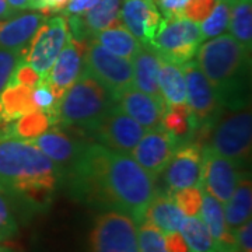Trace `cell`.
I'll return each instance as SVG.
<instances>
[{
    "label": "cell",
    "mask_w": 252,
    "mask_h": 252,
    "mask_svg": "<svg viewBox=\"0 0 252 252\" xmlns=\"http://www.w3.org/2000/svg\"><path fill=\"white\" fill-rule=\"evenodd\" d=\"M251 143L252 115L245 107L217 121L207 146L245 168L251 161Z\"/></svg>",
    "instance_id": "8992f818"
},
{
    "label": "cell",
    "mask_w": 252,
    "mask_h": 252,
    "mask_svg": "<svg viewBox=\"0 0 252 252\" xmlns=\"http://www.w3.org/2000/svg\"><path fill=\"white\" fill-rule=\"evenodd\" d=\"M118 108H121L146 130L161 126L165 104L161 97H154L137 89H127L115 99Z\"/></svg>",
    "instance_id": "ac0fdd59"
},
{
    "label": "cell",
    "mask_w": 252,
    "mask_h": 252,
    "mask_svg": "<svg viewBox=\"0 0 252 252\" xmlns=\"http://www.w3.org/2000/svg\"><path fill=\"white\" fill-rule=\"evenodd\" d=\"M9 6L14 11H23V10H36L32 0H7Z\"/></svg>",
    "instance_id": "ee69618b"
},
{
    "label": "cell",
    "mask_w": 252,
    "mask_h": 252,
    "mask_svg": "<svg viewBox=\"0 0 252 252\" xmlns=\"http://www.w3.org/2000/svg\"><path fill=\"white\" fill-rule=\"evenodd\" d=\"M63 172L30 140H0V193L16 199L32 210H45Z\"/></svg>",
    "instance_id": "7a4b0ae2"
},
{
    "label": "cell",
    "mask_w": 252,
    "mask_h": 252,
    "mask_svg": "<svg viewBox=\"0 0 252 252\" xmlns=\"http://www.w3.org/2000/svg\"><path fill=\"white\" fill-rule=\"evenodd\" d=\"M171 193L177 206L180 207L181 212L185 216L189 217L199 215L200 206H202V188H200V185L180 189V190H175Z\"/></svg>",
    "instance_id": "e575fe53"
},
{
    "label": "cell",
    "mask_w": 252,
    "mask_h": 252,
    "mask_svg": "<svg viewBox=\"0 0 252 252\" xmlns=\"http://www.w3.org/2000/svg\"><path fill=\"white\" fill-rule=\"evenodd\" d=\"M224 217L227 225L234 231L237 227L251 219L252 184L250 171L244 170L231 198L224 203Z\"/></svg>",
    "instance_id": "cb8c5ba5"
},
{
    "label": "cell",
    "mask_w": 252,
    "mask_h": 252,
    "mask_svg": "<svg viewBox=\"0 0 252 252\" xmlns=\"http://www.w3.org/2000/svg\"><path fill=\"white\" fill-rule=\"evenodd\" d=\"M0 252H14L9 247H0Z\"/></svg>",
    "instance_id": "c3c4849f"
},
{
    "label": "cell",
    "mask_w": 252,
    "mask_h": 252,
    "mask_svg": "<svg viewBox=\"0 0 252 252\" xmlns=\"http://www.w3.org/2000/svg\"><path fill=\"white\" fill-rule=\"evenodd\" d=\"M18 231L17 219L14 216L9 198L0 193V241L10 240Z\"/></svg>",
    "instance_id": "8d00e7d4"
},
{
    "label": "cell",
    "mask_w": 252,
    "mask_h": 252,
    "mask_svg": "<svg viewBox=\"0 0 252 252\" xmlns=\"http://www.w3.org/2000/svg\"><path fill=\"white\" fill-rule=\"evenodd\" d=\"M158 87L165 107L187 104V84L180 64L160 59Z\"/></svg>",
    "instance_id": "d4e9b609"
},
{
    "label": "cell",
    "mask_w": 252,
    "mask_h": 252,
    "mask_svg": "<svg viewBox=\"0 0 252 252\" xmlns=\"http://www.w3.org/2000/svg\"><path fill=\"white\" fill-rule=\"evenodd\" d=\"M180 231L192 252H217L213 237L199 215L185 217Z\"/></svg>",
    "instance_id": "4dcf8cb0"
},
{
    "label": "cell",
    "mask_w": 252,
    "mask_h": 252,
    "mask_svg": "<svg viewBox=\"0 0 252 252\" xmlns=\"http://www.w3.org/2000/svg\"><path fill=\"white\" fill-rule=\"evenodd\" d=\"M202 146L195 140L181 143L164 170L165 184L170 192L200 185Z\"/></svg>",
    "instance_id": "9a60e30c"
},
{
    "label": "cell",
    "mask_w": 252,
    "mask_h": 252,
    "mask_svg": "<svg viewBox=\"0 0 252 252\" xmlns=\"http://www.w3.org/2000/svg\"><path fill=\"white\" fill-rule=\"evenodd\" d=\"M32 3L35 4L36 10H41V13L46 16V9H45V4H44V0H32Z\"/></svg>",
    "instance_id": "7dc6e473"
},
{
    "label": "cell",
    "mask_w": 252,
    "mask_h": 252,
    "mask_svg": "<svg viewBox=\"0 0 252 252\" xmlns=\"http://www.w3.org/2000/svg\"><path fill=\"white\" fill-rule=\"evenodd\" d=\"M161 127L164 130H167L170 135L174 136L180 143L193 140L195 133L198 132L196 122L187 104L165 107Z\"/></svg>",
    "instance_id": "4316f807"
},
{
    "label": "cell",
    "mask_w": 252,
    "mask_h": 252,
    "mask_svg": "<svg viewBox=\"0 0 252 252\" xmlns=\"http://www.w3.org/2000/svg\"><path fill=\"white\" fill-rule=\"evenodd\" d=\"M199 215L213 237L217 252H230L238 250L235 243L234 231L227 225L225 221L223 205L203 188H202V206Z\"/></svg>",
    "instance_id": "d6986e66"
},
{
    "label": "cell",
    "mask_w": 252,
    "mask_h": 252,
    "mask_svg": "<svg viewBox=\"0 0 252 252\" xmlns=\"http://www.w3.org/2000/svg\"><path fill=\"white\" fill-rule=\"evenodd\" d=\"M137 223L119 210L97 216L90 233L91 252H140Z\"/></svg>",
    "instance_id": "52a82bcc"
},
{
    "label": "cell",
    "mask_w": 252,
    "mask_h": 252,
    "mask_svg": "<svg viewBox=\"0 0 252 252\" xmlns=\"http://www.w3.org/2000/svg\"><path fill=\"white\" fill-rule=\"evenodd\" d=\"M31 98H32V102H34L36 109L45 112V114H48L49 117L52 118L54 126L56 124H59L58 112H59V102H61V99L55 95L52 89L49 87V84L42 77L39 79L38 84L32 89Z\"/></svg>",
    "instance_id": "d6a6232c"
},
{
    "label": "cell",
    "mask_w": 252,
    "mask_h": 252,
    "mask_svg": "<svg viewBox=\"0 0 252 252\" xmlns=\"http://www.w3.org/2000/svg\"><path fill=\"white\" fill-rule=\"evenodd\" d=\"M98 1L99 0H69L63 10L67 16H83L93 9Z\"/></svg>",
    "instance_id": "b9f144b4"
},
{
    "label": "cell",
    "mask_w": 252,
    "mask_h": 252,
    "mask_svg": "<svg viewBox=\"0 0 252 252\" xmlns=\"http://www.w3.org/2000/svg\"><path fill=\"white\" fill-rule=\"evenodd\" d=\"M216 0H189L184 7L182 17H187L195 23H202L215 7Z\"/></svg>",
    "instance_id": "f35d334b"
},
{
    "label": "cell",
    "mask_w": 252,
    "mask_h": 252,
    "mask_svg": "<svg viewBox=\"0 0 252 252\" xmlns=\"http://www.w3.org/2000/svg\"><path fill=\"white\" fill-rule=\"evenodd\" d=\"M89 41H76L69 34V39L63 46L62 52L56 58L51 69L41 77L49 84L54 94L62 99L63 94L70 89L74 81L79 79L84 66V54Z\"/></svg>",
    "instance_id": "5bb4252c"
},
{
    "label": "cell",
    "mask_w": 252,
    "mask_h": 252,
    "mask_svg": "<svg viewBox=\"0 0 252 252\" xmlns=\"http://www.w3.org/2000/svg\"><path fill=\"white\" fill-rule=\"evenodd\" d=\"M119 7L121 0H99L93 9L80 16L89 35L93 38L99 31L122 23L119 17Z\"/></svg>",
    "instance_id": "f1b7e54d"
},
{
    "label": "cell",
    "mask_w": 252,
    "mask_h": 252,
    "mask_svg": "<svg viewBox=\"0 0 252 252\" xmlns=\"http://www.w3.org/2000/svg\"><path fill=\"white\" fill-rule=\"evenodd\" d=\"M67 1L69 0H44L46 14H51V13H55V11H62L66 7Z\"/></svg>",
    "instance_id": "f6af8a7d"
},
{
    "label": "cell",
    "mask_w": 252,
    "mask_h": 252,
    "mask_svg": "<svg viewBox=\"0 0 252 252\" xmlns=\"http://www.w3.org/2000/svg\"><path fill=\"white\" fill-rule=\"evenodd\" d=\"M230 252H241L240 250H234V251H230Z\"/></svg>",
    "instance_id": "681fc988"
},
{
    "label": "cell",
    "mask_w": 252,
    "mask_h": 252,
    "mask_svg": "<svg viewBox=\"0 0 252 252\" xmlns=\"http://www.w3.org/2000/svg\"><path fill=\"white\" fill-rule=\"evenodd\" d=\"M83 69L97 79L115 99L119 94L133 87L132 62L111 54L93 39L86 49Z\"/></svg>",
    "instance_id": "9c48e42d"
},
{
    "label": "cell",
    "mask_w": 252,
    "mask_h": 252,
    "mask_svg": "<svg viewBox=\"0 0 252 252\" xmlns=\"http://www.w3.org/2000/svg\"><path fill=\"white\" fill-rule=\"evenodd\" d=\"M203 42L199 23L187 17H164L150 45L167 62L182 66L198 54Z\"/></svg>",
    "instance_id": "5b68a950"
},
{
    "label": "cell",
    "mask_w": 252,
    "mask_h": 252,
    "mask_svg": "<svg viewBox=\"0 0 252 252\" xmlns=\"http://www.w3.org/2000/svg\"><path fill=\"white\" fill-rule=\"evenodd\" d=\"M140 252H168L165 247V237L152 223L143 220L137 227Z\"/></svg>",
    "instance_id": "836d02e7"
},
{
    "label": "cell",
    "mask_w": 252,
    "mask_h": 252,
    "mask_svg": "<svg viewBox=\"0 0 252 252\" xmlns=\"http://www.w3.org/2000/svg\"><path fill=\"white\" fill-rule=\"evenodd\" d=\"M182 70L187 84V105L196 122L198 132L210 133L224 108L195 59L184 63Z\"/></svg>",
    "instance_id": "ba28073f"
},
{
    "label": "cell",
    "mask_w": 252,
    "mask_h": 252,
    "mask_svg": "<svg viewBox=\"0 0 252 252\" xmlns=\"http://www.w3.org/2000/svg\"><path fill=\"white\" fill-rule=\"evenodd\" d=\"M91 39L102 48H105L111 54L125 58L127 61H132L142 46L135 36L124 27L122 23L99 31L94 34Z\"/></svg>",
    "instance_id": "484cf974"
},
{
    "label": "cell",
    "mask_w": 252,
    "mask_h": 252,
    "mask_svg": "<svg viewBox=\"0 0 252 252\" xmlns=\"http://www.w3.org/2000/svg\"><path fill=\"white\" fill-rule=\"evenodd\" d=\"M154 178L129 154L99 143H86L79 160L66 172L72 196L93 206L119 210L142 223L156 195Z\"/></svg>",
    "instance_id": "6da1fadb"
},
{
    "label": "cell",
    "mask_w": 252,
    "mask_h": 252,
    "mask_svg": "<svg viewBox=\"0 0 252 252\" xmlns=\"http://www.w3.org/2000/svg\"><path fill=\"white\" fill-rule=\"evenodd\" d=\"M146 129L125 114L117 104L89 130L97 143L119 153L130 154Z\"/></svg>",
    "instance_id": "8fae6325"
},
{
    "label": "cell",
    "mask_w": 252,
    "mask_h": 252,
    "mask_svg": "<svg viewBox=\"0 0 252 252\" xmlns=\"http://www.w3.org/2000/svg\"><path fill=\"white\" fill-rule=\"evenodd\" d=\"M51 126H54L52 118L45 112L35 109L6 126L3 130V139L14 137L21 140H32L46 132Z\"/></svg>",
    "instance_id": "83f0119b"
},
{
    "label": "cell",
    "mask_w": 252,
    "mask_h": 252,
    "mask_svg": "<svg viewBox=\"0 0 252 252\" xmlns=\"http://www.w3.org/2000/svg\"><path fill=\"white\" fill-rule=\"evenodd\" d=\"M119 17L124 27L142 45H150L162 20L153 0H126Z\"/></svg>",
    "instance_id": "e0dca14e"
},
{
    "label": "cell",
    "mask_w": 252,
    "mask_h": 252,
    "mask_svg": "<svg viewBox=\"0 0 252 252\" xmlns=\"http://www.w3.org/2000/svg\"><path fill=\"white\" fill-rule=\"evenodd\" d=\"M228 23H230V0H216L215 7L210 11V14L202 21V26H199L203 41L223 34L228 28Z\"/></svg>",
    "instance_id": "1f68e13d"
},
{
    "label": "cell",
    "mask_w": 252,
    "mask_h": 252,
    "mask_svg": "<svg viewBox=\"0 0 252 252\" xmlns=\"http://www.w3.org/2000/svg\"><path fill=\"white\" fill-rule=\"evenodd\" d=\"M0 139H1V135H0Z\"/></svg>",
    "instance_id": "f907efd6"
},
{
    "label": "cell",
    "mask_w": 252,
    "mask_h": 252,
    "mask_svg": "<svg viewBox=\"0 0 252 252\" xmlns=\"http://www.w3.org/2000/svg\"><path fill=\"white\" fill-rule=\"evenodd\" d=\"M231 35L248 51L252 49V0H230Z\"/></svg>",
    "instance_id": "f546056e"
},
{
    "label": "cell",
    "mask_w": 252,
    "mask_h": 252,
    "mask_svg": "<svg viewBox=\"0 0 252 252\" xmlns=\"http://www.w3.org/2000/svg\"><path fill=\"white\" fill-rule=\"evenodd\" d=\"M23 58V49H9L0 46V93L7 86L17 63Z\"/></svg>",
    "instance_id": "d590c367"
},
{
    "label": "cell",
    "mask_w": 252,
    "mask_h": 252,
    "mask_svg": "<svg viewBox=\"0 0 252 252\" xmlns=\"http://www.w3.org/2000/svg\"><path fill=\"white\" fill-rule=\"evenodd\" d=\"M185 217L187 216L181 212L180 207L177 206L171 192L170 193L156 192L154 198L146 209L143 220L152 223L162 234L167 235L170 233L180 231Z\"/></svg>",
    "instance_id": "44dd1931"
},
{
    "label": "cell",
    "mask_w": 252,
    "mask_h": 252,
    "mask_svg": "<svg viewBox=\"0 0 252 252\" xmlns=\"http://www.w3.org/2000/svg\"><path fill=\"white\" fill-rule=\"evenodd\" d=\"M32 89L7 83V86L0 93V135L3 139L4 127L17 121L31 111H35V105L31 98Z\"/></svg>",
    "instance_id": "603a6c76"
},
{
    "label": "cell",
    "mask_w": 252,
    "mask_h": 252,
    "mask_svg": "<svg viewBox=\"0 0 252 252\" xmlns=\"http://www.w3.org/2000/svg\"><path fill=\"white\" fill-rule=\"evenodd\" d=\"M160 56L154 52L149 45H142L137 54L133 56L132 74L133 86L137 90L147 93L154 97H161L158 87V69H160Z\"/></svg>",
    "instance_id": "7402d4cb"
},
{
    "label": "cell",
    "mask_w": 252,
    "mask_h": 252,
    "mask_svg": "<svg viewBox=\"0 0 252 252\" xmlns=\"http://www.w3.org/2000/svg\"><path fill=\"white\" fill-rule=\"evenodd\" d=\"M14 14H16V11L10 7L7 0H0V20H6Z\"/></svg>",
    "instance_id": "bcb514c9"
},
{
    "label": "cell",
    "mask_w": 252,
    "mask_h": 252,
    "mask_svg": "<svg viewBox=\"0 0 252 252\" xmlns=\"http://www.w3.org/2000/svg\"><path fill=\"white\" fill-rule=\"evenodd\" d=\"M45 20V14L35 11L14 14L6 20H0V46L9 49L26 48Z\"/></svg>",
    "instance_id": "ffe728a7"
},
{
    "label": "cell",
    "mask_w": 252,
    "mask_h": 252,
    "mask_svg": "<svg viewBox=\"0 0 252 252\" xmlns=\"http://www.w3.org/2000/svg\"><path fill=\"white\" fill-rule=\"evenodd\" d=\"M30 142L35 144L51 161L55 162L61 168V171L63 172V178L66 172L79 160L81 152L86 146V142L70 136L62 127H55V129L49 127L42 135Z\"/></svg>",
    "instance_id": "2e32d148"
},
{
    "label": "cell",
    "mask_w": 252,
    "mask_h": 252,
    "mask_svg": "<svg viewBox=\"0 0 252 252\" xmlns=\"http://www.w3.org/2000/svg\"><path fill=\"white\" fill-rule=\"evenodd\" d=\"M164 17H178L182 16L184 7L189 0H153Z\"/></svg>",
    "instance_id": "60d3db41"
},
{
    "label": "cell",
    "mask_w": 252,
    "mask_h": 252,
    "mask_svg": "<svg viewBox=\"0 0 252 252\" xmlns=\"http://www.w3.org/2000/svg\"><path fill=\"white\" fill-rule=\"evenodd\" d=\"M196 55L221 107L230 111L245 108L250 102L251 51L231 34H220L200 45Z\"/></svg>",
    "instance_id": "3957f363"
},
{
    "label": "cell",
    "mask_w": 252,
    "mask_h": 252,
    "mask_svg": "<svg viewBox=\"0 0 252 252\" xmlns=\"http://www.w3.org/2000/svg\"><path fill=\"white\" fill-rule=\"evenodd\" d=\"M115 105V98L90 73L83 72L63 94L58 121L69 127L90 130Z\"/></svg>",
    "instance_id": "277c9868"
},
{
    "label": "cell",
    "mask_w": 252,
    "mask_h": 252,
    "mask_svg": "<svg viewBox=\"0 0 252 252\" xmlns=\"http://www.w3.org/2000/svg\"><path fill=\"white\" fill-rule=\"evenodd\" d=\"M39 79H41V74L36 72L31 64H28L24 61H20L10 77L9 83L21 84V86H26L30 89H34L38 84Z\"/></svg>",
    "instance_id": "74e56055"
},
{
    "label": "cell",
    "mask_w": 252,
    "mask_h": 252,
    "mask_svg": "<svg viewBox=\"0 0 252 252\" xmlns=\"http://www.w3.org/2000/svg\"><path fill=\"white\" fill-rule=\"evenodd\" d=\"M180 144L174 136L160 126L146 130L129 156L156 180L165 170Z\"/></svg>",
    "instance_id": "4fadbf2b"
},
{
    "label": "cell",
    "mask_w": 252,
    "mask_h": 252,
    "mask_svg": "<svg viewBox=\"0 0 252 252\" xmlns=\"http://www.w3.org/2000/svg\"><path fill=\"white\" fill-rule=\"evenodd\" d=\"M164 237H165V247L168 252H192L180 231L170 233Z\"/></svg>",
    "instance_id": "7bdbcfd3"
},
{
    "label": "cell",
    "mask_w": 252,
    "mask_h": 252,
    "mask_svg": "<svg viewBox=\"0 0 252 252\" xmlns=\"http://www.w3.org/2000/svg\"><path fill=\"white\" fill-rule=\"evenodd\" d=\"M69 39V26L64 16L46 18L45 23L38 28L31 41L23 48V58L41 76L45 74L54 64L56 58L62 52L63 46Z\"/></svg>",
    "instance_id": "30bf717a"
},
{
    "label": "cell",
    "mask_w": 252,
    "mask_h": 252,
    "mask_svg": "<svg viewBox=\"0 0 252 252\" xmlns=\"http://www.w3.org/2000/svg\"><path fill=\"white\" fill-rule=\"evenodd\" d=\"M237 247L241 252H252V221L251 219L234 230Z\"/></svg>",
    "instance_id": "ab89813d"
},
{
    "label": "cell",
    "mask_w": 252,
    "mask_h": 252,
    "mask_svg": "<svg viewBox=\"0 0 252 252\" xmlns=\"http://www.w3.org/2000/svg\"><path fill=\"white\" fill-rule=\"evenodd\" d=\"M202 175L200 187L224 205L231 198L241 172L245 170L240 164L215 152L212 147L202 149Z\"/></svg>",
    "instance_id": "7c38bea8"
}]
</instances>
